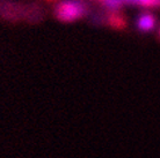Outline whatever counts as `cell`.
I'll list each match as a JSON object with an SVG mask.
<instances>
[{"mask_svg":"<svg viewBox=\"0 0 160 158\" xmlns=\"http://www.w3.org/2000/svg\"><path fill=\"white\" fill-rule=\"evenodd\" d=\"M48 1H52V0H48Z\"/></svg>","mask_w":160,"mask_h":158,"instance_id":"obj_7","label":"cell"},{"mask_svg":"<svg viewBox=\"0 0 160 158\" xmlns=\"http://www.w3.org/2000/svg\"><path fill=\"white\" fill-rule=\"evenodd\" d=\"M101 2L107 8L115 11V9H118L122 6V4H123L124 1L123 0H101Z\"/></svg>","mask_w":160,"mask_h":158,"instance_id":"obj_4","label":"cell"},{"mask_svg":"<svg viewBox=\"0 0 160 158\" xmlns=\"http://www.w3.org/2000/svg\"><path fill=\"white\" fill-rule=\"evenodd\" d=\"M108 21H109V24L112 28H117V29H123L127 26V22L124 20V17L121 16L120 14H117V13H112L108 16Z\"/></svg>","mask_w":160,"mask_h":158,"instance_id":"obj_3","label":"cell"},{"mask_svg":"<svg viewBox=\"0 0 160 158\" xmlns=\"http://www.w3.org/2000/svg\"><path fill=\"white\" fill-rule=\"evenodd\" d=\"M138 5L143 7H160V0H139Z\"/></svg>","mask_w":160,"mask_h":158,"instance_id":"obj_5","label":"cell"},{"mask_svg":"<svg viewBox=\"0 0 160 158\" xmlns=\"http://www.w3.org/2000/svg\"><path fill=\"white\" fill-rule=\"evenodd\" d=\"M156 26V19L151 14H143L138 20V28L142 31H150Z\"/></svg>","mask_w":160,"mask_h":158,"instance_id":"obj_2","label":"cell"},{"mask_svg":"<svg viewBox=\"0 0 160 158\" xmlns=\"http://www.w3.org/2000/svg\"><path fill=\"white\" fill-rule=\"evenodd\" d=\"M87 7L80 0H65L56 7V17L62 22H72L86 14Z\"/></svg>","mask_w":160,"mask_h":158,"instance_id":"obj_1","label":"cell"},{"mask_svg":"<svg viewBox=\"0 0 160 158\" xmlns=\"http://www.w3.org/2000/svg\"><path fill=\"white\" fill-rule=\"evenodd\" d=\"M123 1L130 5H138V2H139V0H123Z\"/></svg>","mask_w":160,"mask_h":158,"instance_id":"obj_6","label":"cell"},{"mask_svg":"<svg viewBox=\"0 0 160 158\" xmlns=\"http://www.w3.org/2000/svg\"><path fill=\"white\" fill-rule=\"evenodd\" d=\"M98 1H101V0H98Z\"/></svg>","mask_w":160,"mask_h":158,"instance_id":"obj_8","label":"cell"}]
</instances>
